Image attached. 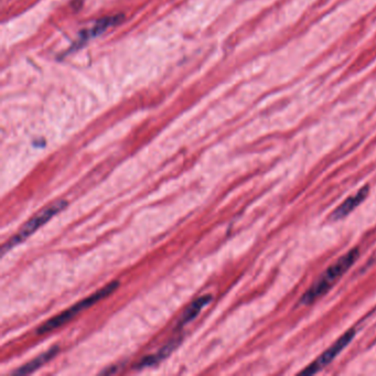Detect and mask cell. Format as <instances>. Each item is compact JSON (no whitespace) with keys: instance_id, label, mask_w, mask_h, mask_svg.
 I'll list each match as a JSON object with an SVG mask.
<instances>
[{"instance_id":"8","label":"cell","mask_w":376,"mask_h":376,"mask_svg":"<svg viewBox=\"0 0 376 376\" xmlns=\"http://www.w3.org/2000/svg\"><path fill=\"white\" fill-rule=\"evenodd\" d=\"M58 352H59V346H53L50 350H47L45 353H42L39 357H36V359L32 360L27 364L23 365L17 371H14V375H25V374L32 373L34 371L39 370L42 365H45V363L49 362L50 360L56 357Z\"/></svg>"},{"instance_id":"5","label":"cell","mask_w":376,"mask_h":376,"mask_svg":"<svg viewBox=\"0 0 376 376\" xmlns=\"http://www.w3.org/2000/svg\"><path fill=\"white\" fill-rule=\"evenodd\" d=\"M370 192V187L365 186L362 189H360L355 195H351L350 198L346 199L340 206H338L335 212L332 213L331 220L338 221L346 218V215L350 214L355 208L362 203L365 198L368 197Z\"/></svg>"},{"instance_id":"1","label":"cell","mask_w":376,"mask_h":376,"mask_svg":"<svg viewBox=\"0 0 376 376\" xmlns=\"http://www.w3.org/2000/svg\"><path fill=\"white\" fill-rule=\"evenodd\" d=\"M359 248H353L346 255L338 259L335 264L328 267V269L318 278L317 282L312 285L306 294H304L301 298V304L308 306L326 295L335 286V283L346 273V271H349V268L352 267V265L359 257Z\"/></svg>"},{"instance_id":"9","label":"cell","mask_w":376,"mask_h":376,"mask_svg":"<svg viewBox=\"0 0 376 376\" xmlns=\"http://www.w3.org/2000/svg\"><path fill=\"white\" fill-rule=\"evenodd\" d=\"M212 300V296L206 295L201 296L198 299H195L192 304L188 307L187 310L184 311V316H182L181 320L179 322V327H184L193 320L197 316L199 315V312L203 309L206 305L209 304Z\"/></svg>"},{"instance_id":"4","label":"cell","mask_w":376,"mask_h":376,"mask_svg":"<svg viewBox=\"0 0 376 376\" xmlns=\"http://www.w3.org/2000/svg\"><path fill=\"white\" fill-rule=\"evenodd\" d=\"M354 335H355V331L353 329L348 330L342 337L339 338L327 351L321 354L315 362L310 364L300 374H302V375H312V374L317 373L319 371L324 368V366L331 363L343 351V349L346 348L349 343L353 340Z\"/></svg>"},{"instance_id":"6","label":"cell","mask_w":376,"mask_h":376,"mask_svg":"<svg viewBox=\"0 0 376 376\" xmlns=\"http://www.w3.org/2000/svg\"><path fill=\"white\" fill-rule=\"evenodd\" d=\"M124 18H125L124 14H116V16H111V17L102 18V19L98 20L96 25H95L92 29L81 32L80 40H81L82 42L87 41V40L91 39V38H95V36H100V34L105 32L109 27L120 25V23L123 21Z\"/></svg>"},{"instance_id":"7","label":"cell","mask_w":376,"mask_h":376,"mask_svg":"<svg viewBox=\"0 0 376 376\" xmlns=\"http://www.w3.org/2000/svg\"><path fill=\"white\" fill-rule=\"evenodd\" d=\"M179 342H180L179 340L170 341L164 348L160 349L156 354L148 355V357L140 360V362L137 363L135 368L142 370V368H149L153 365L158 364L159 362H162V360H165L166 357H169L173 353V350L178 346Z\"/></svg>"},{"instance_id":"2","label":"cell","mask_w":376,"mask_h":376,"mask_svg":"<svg viewBox=\"0 0 376 376\" xmlns=\"http://www.w3.org/2000/svg\"><path fill=\"white\" fill-rule=\"evenodd\" d=\"M118 285H120L118 282L111 283V284L107 285V286L98 290V291L93 294V295L89 296L87 298L83 299V300L80 301V302L71 307V308L65 310V311L61 312L60 315L56 316V317L52 318L50 320H47V322L39 327V329L36 330V332L39 335H45V333L52 331V330L58 329L60 327L67 324V321H70L71 319L76 317L80 312L87 309L89 307H92L93 305L96 304L98 301L111 295L114 290L118 289Z\"/></svg>"},{"instance_id":"3","label":"cell","mask_w":376,"mask_h":376,"mask_svg":"<svg viewBox=\"0 0 376 376\" xmlns=\"http://www.w3.org/2000/svg\"><path fill=\"white\" fill-rule=\"evenodd\" d=\"M67 206V201L58 200L51 203L50 206H45V209H42L41 211L38 212L34 218L30 219L20 229L17 234L12 237L6 244H3V248H1L3 255H5L9 250H12L14 246L19 245L20 243L27 240L28 237L34 234V232L38 231L42 225H45L47 222H49L54 215L58 214L62 210L65 209V206Z\"/></svg>"}]
</instances>
